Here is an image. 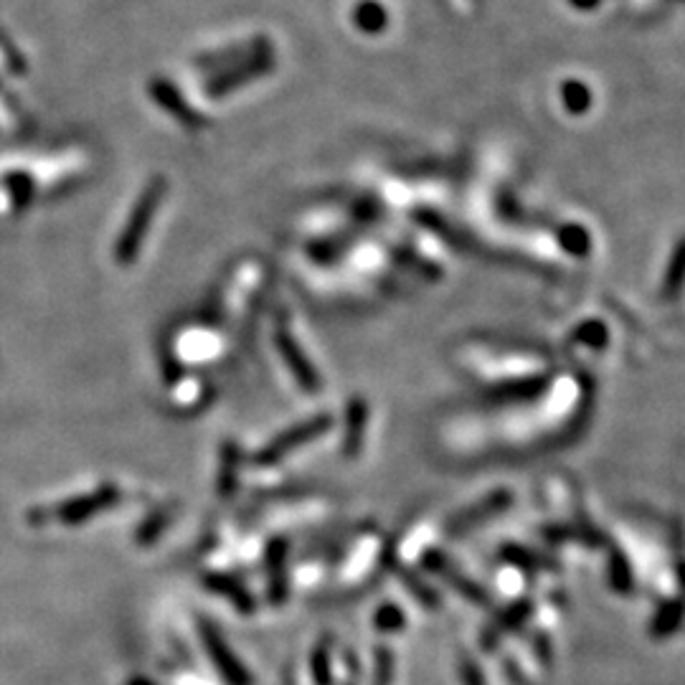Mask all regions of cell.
<instances>
[{
  "instance_id": "1",
  "label": "cell",
  "mask_w": 685,
  "mask_h": 685,
  "mask_svg": "<svg viewBox=\"0 0 685 685\" xmlns=\"http://www.w3.org/2000/svg\"><path fill=\"white\" fill-rule=\"evenodd\" d=\"M158 201H160V188H150V191L145 193L143 201H140V206H137V216H135V219H132L130 229H127L125 242H122V247H120L122 257L130 259V252H135V249H137V244H140V239H143L145 221H148V216L155 211Z\"/></svg>"
}]
</instances>
